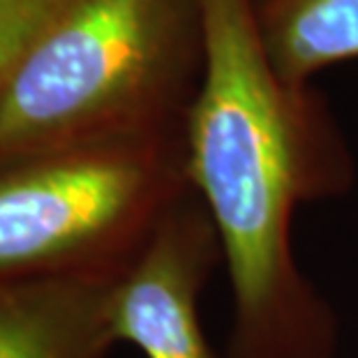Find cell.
<instances>
[{
  "label": "cell",
  "instance_id": "obj_1",
  "mask_svg": "<svg viewBox=\"0 0 358 358\" xmlns=\"http://www.w3.org/2000/svg\"><path fill=\"white\" fill-rule=\"evenodd\" d=\"M203 72L187 109V180L231 292L234 358H338L340 319L294 255L301 206L347 194L356 162L329 102L273 67L252 0H199Z\"/></svg>",
  "mask_w": 358,
  "mask_h": 358
},
{
  "label": "cell",
  "instance_id": "obj_2",
  "mask_svg": "<svg viewBox=\"0 0 358 358\" xmlns=\"http://www.w3.org/2000/svg\"><path fill=\"white\" fill-rule=\"evenodd\" d=\"M199 0H65L0 93V159L182 132Z\"/></svg>",
  "mask_w": 358,
  "mask_h": 358
},
{
  "label": "cell",
  "instance_id": "obj_3",
  "mask_svg": "<svg viewBox=\"0 0 358 358\" xmlns=\"http://www.w3.org/2000/svg\"><path fill=\"white\" fill-rule=\"evenodd\" d=\"M189 192L182 132L0 159V287L118 280Z\"/></svg>",
  "mask_w": 358,
  "mask_h": 358
},
{
  "label": "cell",
  "instance_id": "obj_4",
  "mask_svg": "<svg viewBox=\"0 0 358 358\" xmlns=\"http://www.w3.org/2000/svg\"><path fill=\"white\" fill-rule=\"evenodd\" d=\"M222 248L208 210L189 192L159 222L153 238L118 278L111 329L143 358H234L203 331L199 301Z\"/></svg>",
  "mask_w": 358,
  "mask_h": 358
},
{
  "label": "cell",
  "instance_id": "obj_5",
  "mask_svg": "<svg viewBox=\"0 0 358 358\" xmlns=\"http://www.w3.org/2000/svg\"><path fill=\"white\" fill-rule=\"evenodd\" d=\"M118 280H49L0 287V358H104L116 345Z\"/></svg>",
  "mask_w": 358,
  "mask_h": 358
},
{
  "label": "cell",
  "instance_id": "obj_6",
  "mask_svg": "<svg viewBox=\"0 0 358 358\" xmlns=\"http://www.w3.org/2000/svg\"><path fill=\"white\" fill-rule=\"evenodd\" d=\"M252 10L264 49L287 81L310 83L358 60V0H252Z\"/></svg>",
  "mask_w": 358,
  "mask_h": 358
},
{
  "label": "cell",
  "instance_id": "obj_7",
  "mask_svg": "<svg viewBox=\"0 0 358 358\" xmlns=\"http://www.w3.org/2000/svg\"><path fill=\"white\" fill-rule=\"evenodd\" d=\"M65 0H0V93Z\"/></svg>",
  "mask_w": 358,
  "mask_h": 358
}]
</instances>
